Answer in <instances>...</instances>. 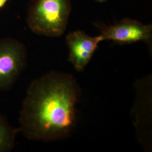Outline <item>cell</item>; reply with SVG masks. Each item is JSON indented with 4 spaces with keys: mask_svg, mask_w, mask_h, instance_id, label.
<instances>
[{
    "mask_svg": "<svg viewBox=\"0 0 152 152\" xmlns=\"http://www.w3.org/2000/svg\"><path fill=\"white\" fill-rule=\"evenodd\" d=\"M80 87L70 75L51 72L28 88L19 112L20 132L35 141H55L69 136L76 123Z\"/></svg>",
    "mask_w": 152,
    "mask_h": 152,
    "instance_id": "cell-1",
    "label": "cell"
},
{
    "mask_svg": "<svg viewBox=\"0 0 152 152\" xmlns=\"http://www.w3.org/2000/svg\"><path fill=\"white\" fill-rule=\"evenodd\" d=\"M71 11L69 0H36L27 18L33 32L59 37L64 32Z\"/></svg>",
    "mask_w": 152,
    "mask_h": 152,
    "instance_id": "cell-2",
    "label": "cell"
},
{
    "mask_svg": "<svg viewBox=\"0 0 152 152\" xmlns=\"http://www.w3.org/2000/svg\"><path fill=\"white\" fill-rule=\"evenodd\" d=\"M26 50L12 38L0 40V90L11 87L21 74L26 62Z\"/></svg>",
    "mask_w": 152,
    "mask_h": 152,
    "instance_id": "cell-3",
    "label": "cell"
},
{
    "mask_svg": "<svg viewBox=\"0 0 152 152\" xmlns=\"http://www.w3.org/2000/svg\"><path fill=\"white\" fill-rule=\"evenodd\" d=\"M104 40L119 44L143 41L149 44L152 39V25L144 24L136 20L124 19L113 26L104 28L100 34Z\"/></svg>",
    "mask_w": 152,
    "mask_h": 152,
    "instance_id": "cell-4",
    "label": "cell"
},
{
    "mask_svg": "<svg viewBox=\"0 0 152 152\" xmlns=\"http://www.w3.org/2000/svg\"><path fill=\"white\" fill-rule=\"evenodd\" d=\"M69 49V61L76 71H83L91 60L98 47L103 39L100 34L91 37L81 31L68 34L66 38Z\"/></svg>",
    "mask_w": 152,
    "mask_h": 152,
    "instance_id": "cell-5",
    "label": "cell"
},
{
    "mask_svg": "<svg viewBox=\"0 0 152 152\" xmlns=\"http://www.w3.org/2000/svg\"><path fill=\"white\" fill-rule=\"evenodd\" d=\"M20 132L10 124L4 115L0 113V152H10L15 147L16 136Z\"/></svg>",
    "mask_w": 152,
    "mask_h": 152,
    "instance_id": "cell-6",
    "label": "cell"
},
{
    "mask_svg": "<svg viewBox=\"0 0 152 152\" xmlns=\"http://www.w3.org/2000/svg\"><path fill=\"white\" fill-rule=\"evenodd\" d=\"M7 0H0V9L5 5Z\"/></svg>",
    "mask_w": 152,
    "mask_h": 152,
    "instance_id": "cell-7",
    "label": "cell"
},
{
    "mask_svg": "<svg viewBox=\"0 0 152 152\" xmlns=\"http://www.w3.org/2000/svg\"><path fill=\"white\" fill-rule=\"evenodd\" d=\"M95 1H98V2H103L106 1L107 0H95Z\"/></svg>",
    "mask_w": 152,
    "mask_h": 152,
    "instance_id": "cell-8",
    "label": "cell"
}]
</instances>
